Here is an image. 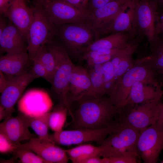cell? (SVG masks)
I'll list each match as a JSON object with an SVG mask.
<instances>
[{
    "mask_svg": "<svg viewBox=\"0 0 163 163\" xmlns=\"http://www.w3.org/2000/svg\"><path fill=\"white\" fill-rule=\"evenodd\" d=\"M158 0L163 3V0Z\"/></svg>",
    "mask_w": 163,
    "mask_h": 163,
    "instance_id": "681fc988",
    "label": "cell"
},
{
    "mask_svg": "<svg viewBox=\"0 0 163 163\" xmlns=\"http://www.w3.org/2000/svg\"><path fill=\"white\" fill-rule=\"evenodd\" d=\"M50 44L56 62V70L51 85L55 93L70 114L72 111L68 100V78L75 66L62 45L55 40Z\"/></svg>",
    "mask_w": 163,
    "mask_h": 163,
    "instance_id": "8992f818",
    "label": "cell"
},
{
    "mask_svg": "<svg viewBox=\"0 0 163 163\" xmlns=\"http://www.w3.org/2000/svg\"><path fill=\"white\" fill-rule=\"evenodd\" d=\"M136 2V0H130L124 3L120 11L101 31L98 39L119 32L127 33L132 36L135 35Z\"/></svg>",
    "mask_w": 163,
    "mask_h": 163,
    "instance_id": "5bb4252c",
    "label": "cell"
},
{
    "mask_svg": "<svg viewBox=\"0 0 163 163\" xmlns=\"http://www.w3.org/2000/svg\"><path fill=\"white\" fill-rule=\"evenodd\" d=\"M29 127L25 116L19 113L17 116L11 117L0 123V133L14 143L19 145L21 142L33 137Z\"/></svg>",
    "mask_w": 163,
    "mask_h": 163,
    "instance_id": "ac0fdd59",
    "label": "cell"
},
{
    "mask_svg": "<svg viewBox=\"0 0 163 163\" xmlns=\"http://www.w3.org/2000/svg\"><path fill=\"white\" fill-rule=\"evenodd\" d=\"M25 0L26 1V0Z\"/></svg>",
    "mask_w": 163,
    "mask_h": 163,
    "instance_id": "f5cc1de1",
    "label": "cell"
},
{
    "mask_svg": "<svg viewBox=\"0 0 163 163\" xmlns=\"http://www.w3.org/2000/svg\"><path fill=\"white\" fill-rule=\"evenodd\" d=\"M78 102L71 117V129H97L118 123L117 110L108 97H89Z\"/></svg>",
    "mask_w": 163,
    "mask_h": 163,
    "instance_id": "6da1fadb",
    "label": "cell"
},
{
    "mask_svg": "<svg viewBox=\"0 0 163 163\" xmlns=\"http://www.w3.org/2000/svg\"><path fill=\"white\" fill-rule=\"evenodd\" d=\"M151 50L152 54L144 58L156 72L163 78V46L158 41Z\"/></svg>",
    "mask_w": 163,
    "mask_h": 163,
    "instance_id": "83f0119b",
    "label": "cell"
},
{
    "mask_svg": "<svg viewBox=\"0 0 163 163\" xmlns=\"http://www.w3.org/2000/svg\"><path fill=\"white\" fill-rule=\"evenodd\" d=\"M161 163H163V160L161 161Z\"/></svg>",
    "mask_w": 163,
    "mask_h": 163,
    "instance_id": "816d5d0a",
    "label": "cell"
},
{
    "mask_svg": "<svg viewBox=\"0 0 163 163\" xmlns=\"http://www.w3.org/2000/svg\"><path fill=\"white\" fill-rule=\"evenodd\" d=\"M157 5L149 0H136L134 14L136 33L145 36L152 49L158 43L155 31Z\"/></svg>",
    "mask_w": 163,
    "mask_h": 163,
    "instance_id": "8fae6325",
    "label": "cell"
},
{
    "mask_svg": "<svg viewBox=\"0 0 163 163\" xmlns=\"http://www.w3.org/2000/svg\"><path fill=\"white\" fill-rule=\"evenodd\" d=\"M49 113L50 112H48L35 117L25 116L29 127L33 129L39 137L52 142L50 139L48 134Z\"/></svg>",
    "mask_w": 163,
    "mask_h": 163,
    "instance_id": "4316f807",
    "label": "cell"
},
{
    "mask_svg": "<svg viewBox=\"0 0 163 163\" xmlns=\"http://www.w3.org/2000/svg\"><path fill=\"white\" fill-rule=\"evenodd\" d=\"M101 71L106 94L107 95L113 85L114 76V69L110 60L102 64Z\"/></svg>",
    "mask_w": 163,
    "mask_h": 163,
    "instance_id": "1f68e13d",
    "label": "cell"
},
{
    "mask_svg": "<svg viewBox=\"0 0 163 163\" xmlns=\"http://www.w3.org/2000/svg\"><path fill=\"white\" fill-rule=\"evenodd\" d=\"M155 31L157 37L159 34L163 35V12L159 14L157 12L155 20Z\"/></svg>",
    "mask_w": 163,
    "mask_h": 163,
    "instance_id": "f35d334b",
    "label": "cell"
},
{
    "mask_svg": "<svg viewBox=\"0 0 163 163\" xmlns=\"http://www.w3.org/2000/svg\"><path fill=\"white\" fill-rule=\"evenodd\" d=\"M30 60L27 51L6 53L0 58V72L10 77L24 73L30 69Z\"/></svg>",
    "mask_w": 163,
    "mask_h": 163,
    "instance_id": "44dd1931",
    "label": "cell"
},
{
    "mask_svg": "<svg viewBox=\"0 0 163 163\" xmlns=\"http://www.w3.org/2000/svg\"><path fill=\"white\" fill-rule=\"evenodd\" d=\"M158 76L144 58L136 60L133 66L115 82L108 97L117 107L126 99L132 87L136 82L159 80Z\"/></svg>",
    "mask_w": 163,
    "mask_h": 163,
    "instance_id": "7a4b0ae2",
    "label": "cell"
},
{
    "mask_svg": "<svg viewBox=\"0 0 163 163\" xmlns=\"http://www.w3.org/2000/svg\"><path fill=\"white\" fill-rule=\"evenodd\" d=\"M114 0H89L86 9L87 13L98 8Z\"/></svg>",
    "mask_w": 163,
    "mask_h": 163,
    "instance_id": "74e56055",
    "label": "cell"
},
{
    "mask_svg": "<svg viewBox=\"0 0 163 163\" xmlns=\"http://www.w3.org/2000/svg\"><path fill=\"white\" fill-rule=\"evenodd\" d=\"M119 2H121V3L123 4H124V3H125L127 1L130 0H117Z\"/></svg>",
    "mask_w": 163,
    "mask_h": 163,
    "instance_id": "c3c4849f",
    "label": "cell"
},
{
    "mask_svg": "<svg viewBox=\"0 0 163 163\" xmlns=\"http://www.w3.org/2000/svg\"><path fill=\"white\" fill-rule=\"evenodd\" d=\"M83 163H104V160L99 156H94L85 160Z\"/></svg>",
    "mask_w": 163,
    "mask_h": 163,
    "instance_id": "7bdbcfd3",
    "label": "cell"
},
{
    "mask_svg": "<svg viewBox=\"0 0 163 163\" xmlns=\"http://www.w3.org/2000/svg\"><path fill=\"white\" fill-rule=\"evenodd\" d=\"M159 80L136 82L133 85L126 99L116 107L132 106L143 103L159 97H162L163 91Z\"/></svg>",
    "mask_w": 163,
    "mask_h": 163,
    "instance_id": "9a60e30c",
    "label": "cell"
},
{
    "mask_svg": "<svg viewBox=\"0 0 163 163\" xmlns=\"http://www.w3.org/2000/svg\"><path fill=\"white\" fill-rule=\"evenodd\" d=\"M46 16L55 26L85 23L86 11L72 6L63 0H45L40 5Z\"/></svg>",
    "mask_w": 163,
    "mask_h": 163,
    "instance_id": "30bf717a",
    "label": "cell"
},
{
    "mask_svg": "<svg viewBox=\"0 0 163 163\" xmlns=\"http://www.w3.org/2000/svg\"><path fill=\"white\" fill-rule=\"evenodd\" d=\"M163 149V124L156 122L140 133L136 143V150L144 163L157 162Z\"/></svg>",
    "mask_w": 163,
    "mask_h": 163,
    "instance_id": "9c48e42d",
    "label": "cell"
},
{
    "mask_svg": "<svg viewBox=\"0 0 163 163\" xmlns=\"http://www.w3.org/2000/svg\"><path fill=\"white\" fill-rule=\"evenodd\" d=\"M75 7L83 11H86L82 5L81 0H63Z\"/></svg>",
    "mask_w": 163,
    "mask_h": 163,
    "instance_id": "60d3db41",
    "label": "cell"
},
{
    "mask_svg": "<svg viewBox=\"0 0 163 163\" xmlns=\"http://www.w3.org/2000/svg\"><path fill=\"white\" fill-rule=\"evenodd\" d=\"M120 124L118 128L111 133L99 145L100 157L114 156L125 151L137 153L136 144L140 132Z\"/></svg>",
    "mask_w": 163,
    "mask_h": 163,
    "instance_id": "52a82bcc",
    "label": "cell"
},
{
    "mask_svg": "<svg viewBox=\"0 0 163 163\" xmlns=\"http://www.w3.org/2000/svg\"><path fill=\"white\" fill-rule=\"evenodd\" d=\"M68 100L79 101L88 96L91 87V81L87 69L75 66L68 78Z\"/></svg>",
    "mask_w": 163,
    "mask_h": 163,
    "instance_id": "d6986e66",
    "label": "cell"
},
{
    "mask_svg": "<svg viewBox=\"0 0 163 163\" xmlns=\"http://www.w3.org/2000/svg\"><path fill=\"white\" fill-rule=\"evenodd\" d=\"M134 52H130L125 54L114 69L113 85L119 78L134 65L135 61L133 60V55Z\"/></svg>",
    "mask_w": 163,
    "mask_h": 163,
    "instance_id": "f546056e",
    "label": "cell"
},
{
    "mask_svg": "<svg viewBox=\"0 0 163 163\" xmlns=\"http://www.w3.org/2000/svg\"><path fill=\"white\" fill-rule=\"evenodd\" d=\"M123 4L114 0L87 14L85 23L94 33L95 40L98 39L102 30L120 11Z\"/></svg>",
    "mask_w": 163,
    "mask_h": 163,
    "instance_id": "e0dca14e",
    "label": "cell"
},
{
    "mask_svg": "<svg viewBox=\"0 0 163 163\" xmlns=\"http://www.w3.org/2000/svg\"><path fill=\"white\" fill-rule=\"evenodd\" d=\"M25 0H13L11 4L3 15L8 18L20 31L27 40L29 27L34 19L33 8L26 5Z\"/></svg>",
    "mask_w": 163,
    "mask_h": 163,
    "instance_id": "ffe728a7",
    "label": "cell"
},
{
    "mask_svg": "<svg viewBox=\"0 0 163 163\" xmlns=\"http://www.w3.org/2000/svg\"><path fill=\"white\" fill-rule=\"evenodd\" d=\"M162 97L139 104L119 107L117 109L118 122L141 133L148 127L157 122L159 105Z\"/></svg>",
    "mask_w": 163,
    "mask_h": 163,
    "instance_id": "3957f363",
    "label": "cell"
},
{
    "mask_svg": "<svg viewBox=\"0 0 163 163\" xmlns=\"http://www.w3.org/2000/svg\"><path fill=\"white\" fill-rule=\"evenodd\" d=\"M34 59L39 60L44 66L48 73L50 84H51L56 70V62L50 44L42 46L32 60Z\"/></svg>",
    "mask_w": 163,
    "mask_h": 163,
    "instance_id": "484cf974",
    "label": "cell"
},
{
    "mask_svg": "<svg viewBox=\"0 0 163 163\" xmlns=\"http://www.w3.org/2000/svg\"><path fill=\"white\" fill-rule=\"evenodd\" d=\"M119 123L113 126L97 129H78L62 130L50 135V139L55 144L64 145L83 144L89 142L100 145L112 132L119 127Z\"/></svg>",
    "mask_w": 163,
    "mask_h": 163,
    "instance_id": "ba28073f",
    "label": "cell"
},
{
    "mask_svg": "<svg viewBox=\"0 0 163 163\" xmlns=\"http://www.w3.org/2000/svg\"><path fill=\"white\" fill-rule=\"evenodd\" d=\"M65 151L72 162L83 163L85 160L92 156L100 157L101 149L99 146L83 144Z\"/></svg>",
    "mask_w": 163,
    "mask_h": 163,
    "instance_id": "d4e9b609",
    "label": "cell"
},
{
    "mask_svg": "<svg viewBox=\"0 0 163 163\" xmlns=\"http://www.w3.org/2000/svg\"><path fill=\"white\" fill-rule=\"evenodd\" d=\"M108 163H136L140 158L136 153L123 151L115 156L107 157Z\"/></svg>",
    "mask_w": 163,
    "mask_h": 163,
    "instance_id": "d6a6232c",
    "label": "cell"
},
{
    "mask_svg": "<svg viewBox=\"0 0 163 163\" xmlns=\"http://www.w3.org/2000/svg\"><path fill=\"white\" fill-rule=\"evenodd\" d=\"M126 47L109 50H100L88 52L82 54L79 58L81 61H86L96 57L103 55L115 54L127 49L130 45Z\"/></svg>",
    "mask_w": 163,
    "mask_h": 163,
    "instance_id": "836d02e7",
    "label": "cell"
},
{
    "mask_svg": "<svg viewBox=\"0 0 163 163\" xmlns=\"http://www.w3.org/2000/svg\"><path fill=\"white\" fill-rule=\"evenodd\" d=\"M20 148L32 151L47 163H66L68 161L65 150L56 146L54 142L38 137H33L26 143L21 144L18 146Z\"/></svg>",
    "mask_w": 163,
    "mask_h": 163,
    "instance_id": "2e32d148",
    "label": "cell"
},
{
    "mask_svg": "<svg viewBox=\"0 0 163 163\" xmlns=\"http://www.w3.org/2000/svg\"><path fill=\"white\" fill-rule=\"evenodd\" d=\"M157 122L163 125V103L161 102L159 105L158 114Z\"/></svg>",
    "mask_w": 163,
    "mask_h": 163,
    "instance_id": "ee69618b",
    "label": "cell"
},
{
    "mask_svg": "<svg viewBox=\"0 0 163 163\" xmlns=\"http://www.w3.org/2000/svg\"><path fill=\"white\" fill-rule=\"evenodd\" d=\"M160 43H161V44H162V45L163 46V41L162 42H161Z\"/></svg>",
    "mask_w": 163,
    "mask_h": 163,
    "instance_id": "f907efd6",
    "label": "cell"
},
{
    "mask_svg": "<svg viewBox=\"0 0 163 163\" xmlns=\"http://www.w3.org/2000/svg\"><path fill=\"white\" fill-rule=\"evenodd\" d=\"M45 0H36V5H39Z\"/></svg>",
    "mask_w": 163,
    "mask_h": 163,
    "instance_id": "7dc6e473",
    "label": "cell"
},
{
    "mask_svg": "<svg viewBox=\"0 0 163 163\" xmlns=\"http://www.w3.org/2000/svg\"><path fill=\"white\" fill-rule=\"evenodd\" d=\"M9 82V79H7L4 74L0 72V92L2 93L6 87Z\"/></svg>",
    "mask_w": 163,
    "mask_h": 163,
    "instance_id": "b9f144b4",
    "label": "cell"
},
{
    "mask_svg": "<svg viewBox=\"0 0 163 163\" xmlns=\"http://www.w3.org/2000/svg\"><path fill=\"white\" fill-rule=\"evenodd\" d=\"M130 36L131 35L129 34L124 32L110 34L94 41L84 48L82 54L91 51L112 50L127 47L132 43L128 42Z\"/></svg>",
    "mask_w": 163,
    "mask_h": 163,
    "instance_id": "603a6c76",
    "label": "cell"
},
{
    "mask_svg": "<svg viewBox=\"0 0 163 163\" xmlns=\"http://www.w3.org/2000/svg\"><path fill=\"white\" fill-rule=\"evenodd\" d=\"M102 64L88 66L87 69L90 76L91 87L87 97H99L106 94L103 75L101 71Z\"/></svg>",
    "mask_w": 163,
    "mask_h": 163,
    "instance_id": "cb8c5ba5",
    "label": "cell"
},
{
    "mask_svg": "<svg viewBox=\"0 0 163 163\" xmlns=\"http://www.w3.org/2000/svg\"><path fill=\"white\" fill-rule=\"evenodd\" d=\"M19 145L14 143L4 134L0 133L1 153L7 154L12 152L14 153L18 148Z\"/></svg>",
    "mask_w": 163,
    "mask_h": 163,
    "instance_id": "d590c367",
    "label": "cell"
},
{
    "mask_svg": "<svg viewBox=\"0 0 163 163\" xmlns=\"http://www.w3.org/2000/svg\"><path fill=\"white\" fill-rule=\"evenodd\" d=\"M26 40L19 30L11 22L8 24L0 35V50L1 53H10L27 50Z\"/></svg>",
    "mask_w": 163,
    "mask_h": 163,
    "instance_id": "7402d4cb",
    "label": "cell"
},
{
    "mask_svg": "<svg viewBox=\"0 0 163 163\" xmlns=\"http://www.w3.org/2000/svg\"><path fill=\"white\" fill-rule=\"evenodd\" d=\"M13 0H0V14H3L11 5Z\"/></svg>",
    "mask_w": 163,
    "mask_h": 163,
    "instance_id": "ab89813d",
    "label": "cell"
},
{
    "mask_svg": "<svg viewBox=\"0 0 163 163\" xmlns=\"http://www.w3.org/2000/svg\"><path fill=\"white\" fill-rule=\"evenodd\" d=\"M53 106L52 100L47 93L40 90H32L19 100L18 109L19 113L24 115L35 117L49 112Z\"/></svg>",
    "mask_w": 163,
    "mask_h": 163,
    "instance_id": "4fadbf2b",
    "label": "cell"
},
{
    "mask_svg": "<svg viewBox=\"0 0 163 163\" xmlns=\"http://www.w3.org/2000/svg\"><path fill=\"white\" fill-rule=\"evenodd\" d=\"M68 112V109L64 106L50 113L48 119L49 127L54 132L63 130Z\"/></svg>",
    "mask_w": 163,
    "mask_h": 163,
    "instance_id": "f1b7e54d",
    "label": "cell"
},
{
    "mask_svg": "<svg viewBox=\"0 0 163 163\" xmlns=\"http://www.w3.org/2000/svg\"><path fill=\"white\" fill-rule=\"evenodd\" d=\"M36 79L30 70L21 75L10 77L8 84L0 97V107L4 110L5 120L11 117L16 103L27 86Z\"/></svg>",
    "mask_w": 163,
    "mask_h": 163,
    "instance_id": "7c38bea8",
    "label": "cell"
},
{
    "mask_svg": "<svg viewBox=\"0 0 163 163\" xmlns=\"http://www.w3.org/2000/svg\"><path fill=\"white\" fill-rule=\"evenodd\" d=\"M32 65L30 69L33 75L36 78H44L50 83V80L47 72L42 64L38 60H32Z\"/></svg>",
    "mask_w": 163,
    "mask_h": 163,
    "instance_id": "e575fe53",
    "label": "cell"
},
{
    "mask_svg": "<svg viewBox=\"0 0 163 163\" xmlns=\"http://www.w3.org/2000/svg\"><path fill=\"white\" fill-rule=\"evenodd\" d=\"M116 54L103 55L96 57L86 61L87 66H91L96 65L102 64L110 61Z\"/></svg>",
    "mask_w": 163,
    "mask_h": 163,
    "instance_id": "8d00e7d4",
    "label": "cell"
},
{
    "mask_svg": "<svg viewBox=\"0 0 163 163\" xmlns=\"http://www.w3.org/2000/svg\"><path fill=\"white\" fill-rule=\"evenodd\" d=\"M55 26L56 37L62 42L68 54L74 58H79L83 49L95 40L94 33L85 23Z\"/></svg>",
    "mask_w": 163,
    "mask_h": 163,
    "instance_id": "277c9868",
    "label": "cell"
},
{
    "mask_svg": "<svg viewBox=\"0 0 163 163\" xmlns=\"http://www.w3.org/2000/svg\"><path fill=\"white\" fill-rule=\"evenodd\" d=\"M8 24L7 23L5 19L1 17L0 19V35H1L5 29L6 27Z\"/></svg>",
    "mask_w": 163,
    "mask_h": 163,
    "instance_id": "f6af8a7d",
    "label": "cell"
},
{
    "mask_svg": "<svg viewBox=\"0 0 163 163\" xmlns=\"http://www.w3.org/2000/svg\"><path fill=\"white\" fill-rule=\"evenodd\" d=\"M81 0L82 5H83L85 9L86 10L88 4L89 0Z\"/></svg>",
    "mask_w": 163,
    "mask_h": 163,
    "instance_id": "bcb514c9",
    "label": "cell"
},
{
    "mask_svg": "<svg viewBox=\"0 0 163 163\" xmlns=\"http://www.w3.org/2000/svg\"><path fill=\"white\" fill-rule=\"evenodd\" d=\"M34 19L29 29L27 50L30 59L43 46L53 42L56 37V26L49 20L42 7L33 8Z\"/></svg>",
    "mask_w": 163,
    "mask_h": 163,
    "instance_id": "5b68a950",
    "label": "cell"
},
{
    "mask_svg": "<svg viewBox=\"0 0 163 163\" xmlns=\"http://www.w3.org/2000/svg\"><path fill=\"white\" fill-rule=\"evenodd\" d=\"M14 153L22 163H47L39 155L27 149L18 148Z\"/></svg>",
    "mask_w": 163,
    "mask_h": 163,
    "instance_id": "4dcf8cb0",
    "label": "cell"
}]
</instances>
